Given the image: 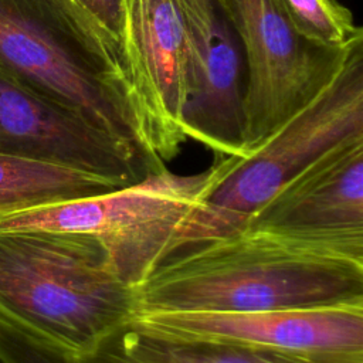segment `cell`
Returning a JSON list of instances; mask_svg holds the SVG:
<instances>
[{"label":"cell","mask_w":363,"mask_h":363,"mask_svg":"<svg viewBox=\"0 0 363 363\" xmlns=\"http://www.w3.org/2000/svg\"><path fill=\"white\" fill-rule=\"evenodd\" d=\"M354 138H363V41L336 78L278 130L244 155L216 157L182 248L242 230L288 180Z\"/></svg>","instance_id":"obj_4"},{"label":"cell","mask_w":363,"mask_h":363,"mask_svg":"<svg viewBox=\"0 0 363 363\" xmlns=\"http://www.w3.org/2000/svg\"><path fill=\"white\" fill-rule=\"evenodd\" d=\"M207 179V169L177 174L163 167L105 193L0 217V231L89 235L106 251L118 277L135 289L182 248V235L201 204Z\"/></svg>","instance_id":"obj_5"},{"label":"cell","mask_w":363,"mask_h":363,"mask_svg":"<svg viewBox=\"0 0 363 363\" xmlns=\"http://www.w3.org/2000/svg\"><path fill=\"white\" fill-rule=\"evenodd\" d=\"M136 313L135 289L118 277L95 238L0 231V322L81 360Z\"/></svg>","instance_id":"obj_3"},{"label":"cell","mask_w":363,"mask_h":363,"mask_svg":"<svg viewBox=\"0 0 363 363\" xmlns=\"http://www.w3.org/2000/svg\"><path fill=\"white\" fill-rule=\"evenodd\" d=\"M125 51L146 111L153 152L173 159L187 139L182 125L186 94L184 24L176 0H126Z\"/></svg>","instance_id":"obj_11"},{"label":"cell","mask_w":363,"mask_h":363,"mask_svg":"<svg viewBox=\"0 0 363 363\" xmlns=\"http://www.w3.org/2000/svg\"><path fill=\"white\" fill-rule=\"evenodd\" d=\"M0 363H68L26 333L0 322Z\"/></svg>","instance_id":"obj_15"},{"label":"cell","mask_w":363,"mask_h":363,"mask_svg":"<svg viewBox=\"0 0 363 363\" xmlns=\"http://www.w3.org/2000/svg\"><path fill=\"white\" fill-rule=\"evenodd\" d=\"M122 186L126 184L84 170L0 153V217Z\"/></svg>","instance_id":"obj_13"},{"label":"cell","mask_w":363,"mask_h":363,"mask_svg":"<svg viewBox=\"0 0 363 363\" xmlns=\"http://www.w3.org/2000/svg\"><path fill=\"white\" fill-rule=\"evenodd\" d=\"M125 51L126 0H67ZM126 54V51H125Z\"/></svg>","instance_id":"obj_16"},{"label":"cell","mask_w":363,"mask_h":363,"mask_svg":"<svg viewBox=\"0 0 363 363\" xmlns=\"http://www.w3.org/2000/svg\"><path fill=\"white\" fill-rule=\"evenodd\" d=\"M363 298V245L257 228L184 247L135 288L138 313L248 312Z\"/></svg>","instance_id":"obj_1"},{"label":"cell","mask_w":363,"mask_h":363,"mask_svg":"<svg viewBox=\"0 0 363 363\" xmlns=\"http://www.w3.org/2000/svg\"><path fill=\"white\" fill-rule=\"evenodd\" d=\"M217 1L245 58V153L308 106L336 78L356 44L333 50L308 43L277 0Z\"/></svg>","instance_id":"obj_6"},{"label":"cell","mask_w":363,"mask_h":363,"mask_svg":"<svg viewBox=\"0 0 363 363\" xmlns=\"http://www.w3.org/2000/svg\"><path fill=\"white\" fill-rule=\"evenodd\" d=\"M292 28L311 44L346 50L363 41L362 27L339 0H277Z\"/></svg>","instance_id":"obj_14"},{"label":"cell","mask_w":363,"mask_h":363,"mask_svg":"<svg viewBox=\"0 0 363 363\" xmlns=\"http://www.w3.org/2000/svg\"><path fill=\"white\" fill-rule=\"evenodd\" d=\"M65 359V357H64ZM68 363H363V357L305 356L204 342H177L125 326L92 354Z\"/></svg>","instance_id":"obj_12"},{"label":"cell","mask_w":363,"mask_h":363,"mask_svg":"<svg viewBox=\"0 0 363 363\" xmlns=\"http://www.w3.org/2000/svg\"><path fill=\"white\" fill-rule=\"evenodd\" d=\"M247 227L363 245V138L335 146L302 169Z\"/></svg>","instance_id":"obj_10"},{"label":"cell","mask_w":363,"mask_h":363,"mask_svg":"<svg viewBox=\"0 0 363 363\" xmlns=\"http://www.w3.org/2000/svg\"><path fill=\"white\" fill-rule=\"evenodd\" d=\"M0 153L45 160L125 184L163 169L132 143L0 74Z\"/></svg>","instance_id":"obj_9"},{"label":"cell","mask_w":363,"mask_h":363,"mask_svg":"<svg viewBox=\"0 0 363 363\" xmlns=\"http://www.w3.org/2000/svg\"><path fill=\"white\" fill-rule=\"evenodd\" d=\"M129 326L177 342L305 356L363 357V298L248 312L136 313Z\"/></svg>","instance_id":"obj_7"},{"label":"cell","mask_w":363,"mask_h":363,"mask_svg":"<svg viewBox=\"0 0 363 363\" xmlns=\"http://www.w3.org/2000/svg\"><path fill=\"white\" fill-rule=\"evenodd\" d=\"M0 74L164 166L125 51L67 0H0Z\"/></svg>","instance_id":"obj_2"},{"label":"cell","mask_w":363,"mask_h":363,"mask_svg":"<svg viewBox=\"0 0 363 363\" xmlns=\"http://www.w3.org/2000/svg\"><path fill=\"white\" fill-rule=\"evenodd\" d=\"M176 3L186 38L184 135L216 157L244 155L247 68L237 33L217 0Z\"/></svg>","instance_id":"obj_8"}]
</instances>
